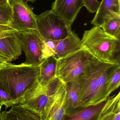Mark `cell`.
Listing matches in <instances>:
<instances>
[{"label": "cell", "instance_id": "cell-1", "mask_svg": "<svg viewBox=\"0 0 120 120\" xmlns=\"http://www.w3.org/2000/svg\"><path fill=\"white\" fill-rule=\"evenodd\" d=\"M119 65L96 59L87 66L78 78L77 108L96 105L107 100L109 96L106 91V83L113 71Z\"/></svg>", "mask_w": 120, "mask_h": 120}, {"label": "cell", "instance_id": "cell-2", "mask_svg": "<svg viewBox=\"0 0 120 120\" xmlns=\"http://www.w3.org/2000/svg\"><path fill=\"white\" fill-rule=\"evenodd\" d=\"M39 66L4 63L0 67V86L15 104L21 103L39 84Z\"/></svg>", "mask_w": 120, "mask_h": 120}, {"label": "cell", "instance_id": "cell-3", "mask_svg": "<svg viewBox=\"0 0 120 120\" xmlns=\"http://www.w3.org/2000/svg\"><path fill=\"white\" fill-rule=\"evenodd\" d=\"M120 41L94 26L85 31L81 42L83 49L98 60L120 64Z\"/></svg>", "mask_w": 120, "mask_h": 120}, {"label": "cell", "instance_id": "cell-4", "mask_svg": "<svg viewBox=\"0 0 120 120\" xmlns=\"http://www.w3.org/2000/svg\"><path fill=\"white\" fill-rule=\"evenodd\" d=\"M96 59L84 49L57 59L56 76L65 84L72 82L77 79Z\"/></svg>", "mask_w": 120, "mask_h": 120}, {"label": "cell", "instance_id": "cell-5", "mask_svg": "<svg viewBox=\"0 0 120 120\" xmlns=\"http://www.w3.org/2000/svg\"><path fill=\"white\" fill-rule=\"evenodd\" d=\"M36 26L42 37L53 41L62 40L73 31L71 25L51 9L37 15Z\"/></svg>", "mask_w": 120, "mask_h": 120}, {"label": "cell", "instance_id": "cell-6", "mask_svg": "<svg viewBox=\"0 0 120 120\" xmlns=\"http://www.w3.org/2000/svg\"><path fill=\"white\" fill-rule=\"evenodd\" d=\"M22 50L24 53L25 60L23 63L27 65L39 66L42 62L43 42L42 37L36 30H30L17 32Z\"/></svg>", "mask_w": 120, "mask_h": 120}, {"label": "cell", "instance_id": "cell-7", "mask_svg": "<svg viewBox=\"0 0 120 120\" xmlns=\"http://www.w3.org/2000/svg\"><path fill=\"white\" fill-rule=\"evenodd\" d=\"M12 8L10 23L8 26L17 32L37 30L36 15L33 8L24 0H9Z\"/></svg>", "mask_w": 120, "mask_h": 120}, {"label": "cell", "instance_id": "cell-8", "mask_svg": "<svg viewBox=\"0 0 120 120\" xmlns=\"http://www.w3.org/2000/svg\"><path fill=\"white\" fill-rule=\"evenodd\" d=\"M83 6V0H55L51 10L72 26Z\"/></svg>", "mask_w": 120, "mask_h": 120}, {"label": "cell", "instance_id": "cell-9", "mask_svg": "<svg viewBox=\"0 0 120 120\" xmlns=\"http://www.w3.org/2000/svg\"><path fill=\"white\" fill-rule=\"evenodd\" d=\"M16 33L0 39V59L5 63L17 59L22 54L20 41Z\"/></svg>", "mask_w": 120, "mask_h": 120}, {"label": "cell", "instance_id": "cell-10", "mask_svg": "<svg viewBox=\"0 0 120 120\" xmlns=\"http://www.w3.org/2000/svg\"><path fill=\"white\" fill-rule=\"evenodd\" d=\"M48 100V96L43 87L39 84L24 101L20 104L42 118L46 110Z\"/></svg>", "mask_w": 120, "mask_h": 120}, {"label": "cell", "instance_id": "cell-11", "mask_svg": "<svg viewBox=\"0 0 120 120\" xmlns=\"http://www.w3.org/2000/svg\"><path fill=\"white\" fill-rule=\"evenodd\" d=\"M118 15H120V0H102L91 24L100 27L106 20Z\"/></svg>", "mask_w": 120, "mask_h": 120}, {"label": "cell", "instance_id": "cell-12", "mask_svg": "<svg viewBox=\"0 0 120 120\" xmlns=\"http://www.w3.org/2000/svg\"><path fill=\"white\" fill-rule=\"evenodd\" d=\"M106 101L107 100L96 105L77 108L73 112L66 113L62 120H99Z\"/></svg>", "mask_w": 120, "mask_h": 120}, {"label": "cell", "instance_id": "cell-13", "mask_svg": "<svg viewBox=\"0 0 120 120\" xmlns=\"http://www.w3.org/2000/svg\"><path fill=\"white\" fill-rule=\"evenodd\" d=\"M83 49L81 39L73 31L65 38L58 41L54 57L57 59H60Z\"/></svg>", "mask_w": 120, "mask_h": 120}, {"label": "cell", "instance_id": "cell-14", "mask_svg": "<svg viewBox=\"0 0 120 120\" xmlns=\"http://www.w3.org/2000/svg\"><path fill=\"white\" fill-rule=\"evenodd\" d=\"M66 84H65L57 94L54 102L42 117L43 120H62L66 113Z\"/></svg>", "mask_w": 120, "mask_h": 120}, {"label": "cell", "instance_id": "cell-15", "mask_svg": "<svg viewBox=\"0 0 120 120\" xmlns=\"http://www.w3.org/2000/svg\"><path fill=\"white\" fill-rule=\"evenodd\" d=\"M8 111L0 114V120H43L38 114L20 104H14Z\"/></svg>", "mask_w": 120, "mask_h": 120}, {"label": "cell", "instance_id": "cell-16", "mask_svg": "<svg viewBox=\"0 0 120 120\" xmlns=\"http://www.w3.org/2000/svg\"><path fill=\"white\" fill-rule=\"evenodd\" d=\"M57 65V59L54 56L45 59L40 64L38 79L40 86H43L56 76Z\"/></svg>", "mask_w": 120, "mask_h": 120}, {"label": "cell", "instance_id": "cell-17", "mask_svg": "<svg viewBox=\"0 0 120 120\" xmlns=\"http://www.w3.org/2000/svg\"><path fill=\"white\" fill-rule=\"evenodd\" d=\"M99 120H120V93L108 97Z\"/></svg>", "mask_w": 120, "mask_h": 120}, {"label": "cell", "instance_id": "cell-18", "mask_svg": "<svg viewBox=\"0 0 120 120\" xmlns=\"http://www.w3.org/2000/svg\"><path fill=\"white\" fill-rule=\"evenodd\" d=\"M66 84V113L73 112L77 108V105L79 101L78 78L72 82Z\"/></svg>", "mask_w": 120, "mask_h": 120}, {"label": "cell", "instance_id": "cell-19", "mask_svg": "<svg viewBox=\"0 0 120 120\" xmlns=\"http://www.w3.org/2000/svg\"><path fill=\"white\" fill-rule=\"evenodd\" d=\"M100 27L107 34L120 40V15L108 19Z\"/></svg>", "mask_w": 120, "mask_h": 120}, {"label": "cell", "instance_id": "cell-20", "mask_svg": "<svg viewBox=\"0 0 120 120\" xmlns=\"http://www.w3.org/2000/svg\"><path fill=\"white\" fill-rule=\"evenodd\" d=\"M120 65L113 71L106 83V89L108 95L117 89L120 84Z\"/></svg>", "mask_w": 120, "mask_h": 120}, {"label": "cell", "instance_id": "cell-21", "mask_svg": "<svg viewBox=\"0 0 120 120\" xmlns=\"http://www.w3.org/2000/svg\"><path fill=\"white\" fill-rule=\"evenodd\" d=\"M65 83H63L57 76L49 81L46 85L42 86L49 97L54 96Z\"/></svg>", "mask_w": 120, "mask_h": 120}, {"label": "cell", "instance_id": "cell-22", "mask_svg": "<svg viewBox=\"0 0 120 120\" xmlns=\"http://www.w3.org/2000/svg\"><path fill=\"white\" fill-rule=\"evenodd\" d=\"M43 48L42 51L43 60L51 56H55L56 49L58 41H53L42 38Z\"/></svg>", "mask_w": 120, "mask_h": 120}, {"label": "cell", "instance_id": "cell-23", "mask_svg": "<svg viewBox=\"0 0 120 120\" xmlns=\"http://www.w3.org/2000/svg\"><path fill=\"white\" fill-rule=\"evenodd\" d=\"M12 13L10 4L0 6V25H8L11 21Z\"/></svg>", "mask_w": 120, "mask_h": 120}, {"label": "cell", "instance_id": "cell-24", "mask_svg": "<svg viewBox=\"0 0 120 120\" xmlns=\"http://www.w3.org/2000/svg\"><path fill=\"white\" fill-rule=\"evenodd\" d=\"M15 104L10 96L8 92L0 86V105H4L6 108L7 109Z\"/></svg>", "mask_w": 120, "mask_h": 120}, {"label": "cell", "instance_id": "cell-25", "mask_svg": "<svg viewBox=\"0 0 120 120\" xmlns=\"http://www.w3.org/2000/svg\"><path fill=\"white\" fill-rule=\"evenodd\" d=\"M84 6L87 10L92 13L96 12L99 5L100 2L98 0H83Z\"/></svg>", "mask_w": 120, "mask_h": 120}, {"label": "cell", "instance_id": "cell-26", "mask_svg": "<svg viewBox=\"0 0 120 120\" xmlns=\"http://www.w3.org/2000/svg\"><path fill=\"white\" fill-rule=\"evenodd\" d=\"M17 32L7 25H0V39L11 36Z\"/></svg>", "mask_w": 120, "mask_h": 120}, {"label": "cell", "instance_id": "cell-27", "mask_svg": "<svg viewBox=\"0 0 120 120\" xmlns=\"http://www.w3.org/2000/svg\"><path fill=\"white\" fill-rule=\"evenodd\" d=\"M9 4V0H0V6Z\"/></svg>", "mask_w": 120, "mask_h": 120}, {"label": "cell", "instance_id": "cell-28", "mask_svg": "<svg viewBox=\"0 0 120 120\" xmlns=\"http://www.w3.org/2000/svg\"><path fill=\"white\" fill-rule=\"evenodd\" d=\"M4 63H5V62H4L2 60L0 59V67L1 65H2Z\"/></svg>", "mask_w": 120, "mask_h": 120}, {"label": "cell", "instance_id": "cell-29", "mask_svg": "<svg viewBox=\"0 0 120 120\" xmlns=\"http://www.w3.org/2000/svg\"><path fill=\"white\" fill-rule=\"evenodd\" d=\"M27 2V1H30V2H32V3H35V1H36V0H26Z\"/></svg>", "mask_w": 120, "mask_h": 120}, {"label": "cell", "instance_id": "cell-30", "mask_svg": "<svg viewBox=\"0 0 120 120\" xmlns=\"http://www.w3.org/2000/svg\"><path fill=\"white\" fill-rule=\"evenodd\" d=\"M1 106H2L0 105V114L1 109Z\"/></svg>", "mask_w": 120, "mask_h": 120}]
</instances>
